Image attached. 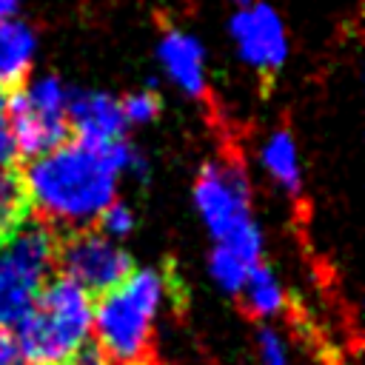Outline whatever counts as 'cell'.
<instances>
[{
    "instance_id": "obj_10",
    "label": "cell",
    "mask_w": 365,
    "mask_h": 365,
    "mask_svg": "<svg viewBox=\"0 0 365 365\" xmlns=\"http://www.w3.org/2000/svg\"><path fill=\"white\" fill-rule=\"evenodd\" d=\"M157 57H160L165 77L180 91H185L188 97H202L208 91L205 48L191 31L168 29L157 43Z\"/></svg>"
},
{
    "instance_id": "obj_17",
    "label": "cell",
    "mask_w": 365,
    "mask_h": 365,
    "mask_svg": "<svg viewBox=\"0 0 365 365\" xmlns=\"http://www.w3.org/2000/svg\"><path fill=\"white\" fill-rule=\"evenodd\" d=\"M257 365H288V342L274 325H262L257 334Z\"/></svg>"
},
{
    "instance_id": "obj_2",
    "label": "cell",
    "mask_w": 365,
    "mask_h": 365,
    "mask_svg": "<svg viewBox=\"0 0 365 365\" xmlns=\"http://www.w3.org/2000/svg\"><path fill=\"white\" fill-rule=\"evenodd\" d=\"M168 277L157 268H131L125 279L103 291L94 305V342L114 365H143L154 325L168 302Z\"/></svg>"
},
{
    "instance_id": "obj_23",
    "label": "cell",
    "mask_w": 365,
    "mask_h": 365,
    "mask_svg": "<svg viewBox=\"0 0 365 365\" xmlns=\"http://www.w3.org/2000/svg\"><path fill=\"white\" fill-rule=\"evenodd\" d=\"M237 3H240V6H242V3H251V0H237Z\"/></svg>"
},
{
    "instance_id": "obj_6",
    "label": "cell",
    "mask_w": 365,
    "mask_h": 365,
    "mask_svg": "<svg viewBox=\"0 0 365 365\" xmlns=\"http://www.w3.org/2000/svg\"><path fill=\"white\" fill-rule=\"evenodd\" d=\"M68 97L71 91L54 74L29 80L9 97V123L14 148L23 157H37L68 137Z\"/></svg>"
},
{
    "instance_id": "obj_14",
    "label": "cell",
    "mask_w": 365,
    "mask_h": 365,
    "mask_svg": "<svg viewBox=\"0 0 365 365\" xmlns=\"http://www.w3.org/2000/svg\"><path fill=\"white\" fill-rule=\"evenodd\" d=\"M257 265H259L257 257H248V254H242V251H237V248H231V245H220V242H214L211 257H208L211 279H214L222 291H228V294H240L245 277H248Z\"/></svg>"
},
{
    "instance_id": "obj_12",
    "label": "cell",
    "mask_w": 365,
    "mask_h": 365,
    "mask_svg": "<svg viewBox=\"0 0 365 365\" xmlns=\"http://www.w3.org/2000/svg\"><path fill=\"white\" fill-rule=\"evenodd\" d=\"M259 163L265 168V174L288 194H299L302 188V163H299V148L297 140L285 131L277 128L271 131L262 145H259Z\"/></svg>"
},
{
    "instance_id": "obj_11",
    "label": "cell",
    "mask_w": 365,
    "mask_h": 365,
    "mask_svg": "<svg viewBox=\"0 0 365 365\" xmlns=\"http://www.w3.org/2000/svg\"><path fill=\"white\" fill-rule=\"evenodd\" d=\"M34 54H37V34L31 31V26L17 17L0 20V88L3 91L11 86H20L29 77L34 66Z\"/></svg>"
},
{
    "instance_id": "obj_19",
    "label": "cell",
    "mask_w": 365,
    "mask_h": 365,
    "mask_svg": "<svg viewBox=\"0 0 365 365\" xmlns=\"http://www.w3.org/2000/svg\"><path fill=\"white\" fill-rule=\"evenodd\" d=\"M17 157L14 137H11V123H9V94L0 88V165H11Z\"/></svg>"
},
{
    "instance_id": "obj_4",
    "label": "cell",
    "mask_w": 365,
    "mask_h": 365,
    "mask_svg": "<svg viewBox=\"0 0 365 365\" xmlns=\"http://www.w3.org/2000/svg\"><path fill=\"white\" fill-rule=\"evenodd\" d=\"M54 262L57 237L43 220L20 222L0 242V328L14 331L31 314Z\"/></svg>"
},
{
    "instance_id": "obj_16",
    "label": "cell",
    "mask_w": 365,
    "mask_h": 365,
    "mask_svg": "<svg viewBox=\"0 0 365 365\" xmlns=\"http://www.w3.org/2000/svg\"><path fill=\"white\" fill-rule=\"evenodd\" d=\"M120 106H123L125 125H143V123H151L160 114V97L151 88L131 91L128 97L120 100Z\"/></svg>"
},
{
    "instance_id": "obj_13",
    "label": "cell",
    "mask_w": 365,
    "mask_h": 365,
    "mask_svg": "<svg viewBox=\"0 0 365 365\" xmlns=\"http://www.w3.org/2000/svg\"><path fill=\"white\" fill-rule=\"evenodd\" d=\"M240 297H242L248 314L257 319H274L285 311V288H282L279 277L262 262L245 277Z\"/></svg>"
},
{
    "instance_id": "obj_3",
    "label": "cell",
    "mask_w": 365,
    "mask_h": 365,
    "mask_svg": "<svg viewBox=\"0 0 365 365\" xmlns=\"http://www.w3.org/2000/svg\"><path fill=\"white\" fill-rule=\"evenodd\" d=\"M94 328V302L86 288L66 277H54L40 291L31 314L11 331L23 362L66 365L68 356L88 342Z\"/></svg>"
},
{
    "instance_id": "obj_20",
    "label": "cell",
    "mask_w": 365,
    "mask_h": 365,
    "mask_svg": "<svg viewBox=\"0 0 365 365\" xmlns=\"http://www.w3.org/2000/svg\"><path fill=\"white\" fill-rule=\"evenodd\" d=\"M68 365H114L108 356H106V351L97 345V342H83L71 356H68Z\"/></svg>"
},
{
    "instance_id": "obj_15",
    "label": "cell",
    "mask_w": 365,
    "mask_h": 365,
    "mask_svg": "<svg viewBox=\"0 0 365 365\" xmlns=\"http://www.w3.org/2000/svg\"><path fill=\"white\" fill-rule=\"evenodd\" d=\"M29 220V200L23 177L11 165H0V242Z\"/></svg>"
},
{
    "instance_id": "obj_9",
    "label": "cell",
    "mask_w": 365,
    "mask_h": 365,
    "mask_svg": "<svg viewBox=\"0 0 365 365\" xmlns=\"http://www.w3.org/2000/svg\"><path fill=\"white\" fill-rule=\"evenodd\" d=\"M68 131L77 140L103 145L125 134L123 106L108 91H71L68 97Z\"/></svg>"
},
{
    "instance_id": "obj_21",
    "label": "cell",
    "mask_w": 365,
    "mask_h": 365,
    "mask_svg": "<svg viewBox=\"0 0 365 365\" xmlns=\"http://www.w3.org/2000/svg\"><path fill=\"white\" fill-rule=\"evenodd\" d=\"M0 365H23L17 339H14V334L6 331V328H0Z\"/></svg>"
},
{
    "instance_id": "obj_8",
    "label": "cell",
    "mask_w": 365,
    "mask_h": 365,
    "mask_svg": "<svg viewBox=\"0 0 365 365\" xmlns=\"http://www.w3.org/2000/svg\"><path fill=\"white\" fill-rule=\"evenodd\" d=\"M231 40L245 66L274 74L288 60V29L271 3H242L228 20Z\"/></svg>"
},
{
    "instance_id": "obj_7",
    "label": "cell",
    "mask_w": 365,
    "mask_h": 365,
    "mask_svg": "<svg viewBox=\"0 0 365 365\" xmlns=\"http://www.w3.org/2000/svg\"><path fill=\"white\" fill-rule=\"evenodd\" d=\"M57 262L63 268V277L77 282L88 294L114 288L134 268L128 251L117 240L91 228H77L63 242H57Z\"/></svg>"
},
{
    "instance_id": "obj_18",
    "label": "cell",
    "mask_w": 365,
    "mask_h": 365,
    "mask_svg": "<svg viewBox=\"0 0 365 365\" xmlns=\"http://www.w3.org/2000/svg\"><path fill=\"white\" fill-rule=\"evenodd\" d=\"M97 225H100V231L106 234V237H111V240H123V237H128L131 231H134V211L128 208V205H123V202H108L106 208H103V214L97 217Z\"/></svg>"
},
{
    "instance_id": "obj_22",
    "label": "cell",
    "mask_w": 365,
    "mask_h": 365,
    "mask_svg": "<svg viewBox=\"0 0 365 365\" xmlns=\"http://www.w3.org/2000/svg\"><path fill=\"white\" fill-rule=\"evenodd\" d=\"M17 3H20V0H0V20H6V17H14V11H17Z\"/></svg>"
},
{
    "instance_id": "obj_5",
    "label": "cell",
    "mask_w": 365,
    "mask_h": 365,
    "mask_svg": "<svg viewBox=\"0 0 365 365\" xmlns=\"http://www.w3.org/2000/svg\"><path fill=\"white\" fill-rule=\"evenodd\" d=\"M194 205L214 242L262 259V231L254 220L251 185L240 163H205L194 182Z\"/></svg>"
},
{
    "instance_id": "obj_1",
    "label": "cell",
    "mask_w": 365,
    "mask_h": 365,
    "mask_svg": "<svg viewBox=\"0 0 365 365\" xmlns=\"http://www.w3.org/2000/svg\"><path fill=\"white\" fill-rule=\"evenodd\" d=\"M123 174H145L140 151L123 137L91 145L83 140L60 143L29 160L23 177L29 208L43 222L63 228H88L97 222L103 208L117 200Z\"/></svg>"
}]
</instances>
